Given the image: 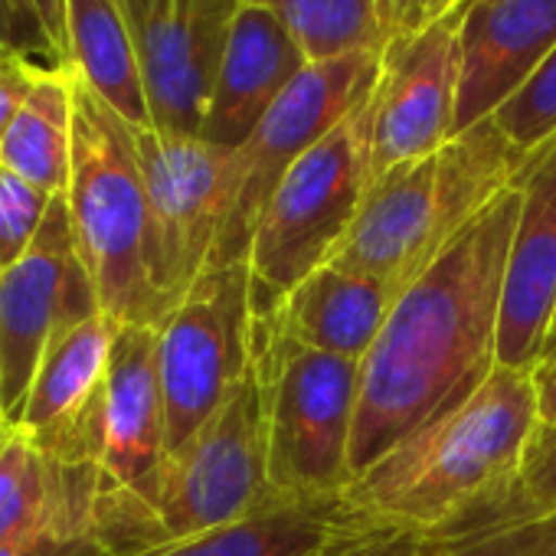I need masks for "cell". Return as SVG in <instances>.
I'll return each mask as SVG.
<instances>
[{
	"label": "cell",
	"instance_id": "1",
	"mask_svg": "<svg viewBox=\"0 0 556 556\" xmlns=\"http://www.w3.org/2000/svg\"><path fill=\"white\" fill-rule=\"evenodd\" d=\"M520 210L501 190L393 302L361 361L351 481L413 432L465 403L497 367L507 249Z\"/></svg>",
	"mask_w": 556,
	"mask_h": 556
},
{
	"label": "cell",
	"instance_id": "2",
	"mask_svg": "<svg viewBox=\"0 0 556 556\" xmlns=\"http://www.w3.org/2000/svg\"><path fill=\"white\" fill-rule=\"evenodd\" d=\"M540 426L533 374L497 364L452 413L413 432L344 501L354 514L416 536H442L517 504L523 452Z\"/></svg>",
	"mask_w": 556,
	"mask_h": 556
},
{
	"label": "cell",
	"instance_id": "3",
	"mask_svg": "<svg viewBox=\"0 0 556 556\" xmlns=\"http://www.w3.org/2000/svg\"><path fill=\"white\" fill-rule=\"evenodd\" d=\"M517 151L494 118L455 135L435 154L374 177L361 213L331 262L383 282L396 299L439 258V252L514 184Z\"/></svg>",
	"mask_w": 556,
	"mask_h": 556
},
{
	"label": "cell",
	"instance_id": "4",
	"mask_svg": "<svg viewBox=\"0 0 556 556\" xmlns=\"http://www.w3.org/2000/svg\"><path fill=\"white\" fill-rule=\"evenodd\" d=\"M252 367L262 396L271 494L344 497L361 400V361L295 341L275 308H252Z\"/></svg>",
	"mask_w": 556,
	"mask_h": 556
},
{
	"label": "cell",
	"instance_id": "5",
	"mask_svg": "<svg viewBox=\"0 0 556 556\" xmlns=\"http://www.w3.org/2000/svg\"><path fill=\"white\" fill-rule=\"evenodd\" d=\"M66 200L99 308L118 325L157 328L161 308L151 286V206L135 128L79 76Z\"/></svg>",
	"mask_w": 556,
	"mask_h": 556
},
{
	"label": "cell",
	"instance_id": "6",
	"mask_svg": "<svg viewBox=\"0 0 556 556\" xmlns=\"http://www.w3.org/2000/svg\"><path fill=\"white\" fill-rule=\"evenodd\" d=\"M374 96V92H370ZM370 99L275 187L249 245V302L271 308L344 245L370 187Z\"/></svg>",
	"mask_w": 556,
	"mask_h": 556
},
{
	"label": "cell",
	"instance_id": "7",
	"mask_svg": "<svg viewBox=\"0 0 556 556\" xmlns=\"http://www.w3.org/2000/svg\"><path fill=\"white\" fill-rule=\"evenodd\" d=\"M268 494L262 396L249 361L219 409L167 455L141 553L232 523Z\"/></svg>",
	"mask_w": 556,
	"mask_h": 556
},
{
	"label": "cell",
	"instance_id": "8",
	"mask_svg": "<svg viewBox=\"0 0 556 556\" xmlns=\"http://www.w3.org/2000/svg\"><path fill=\"white\" fill-rule=\"evenodd\" d=\"M380 53L308 63L232 151V203L213 262H245L258 219L289 167L351 118L374 92Z\"/></svg>",
	"mask_w": 556,
	"mask_h": 556
},
{
	"label": "cell",
	"instance_id": "9",
	"mask_svg": "<svg viewBox=\"0 0 556 556\" xmlns=\"http://www.w3.org/2000/svg\"><path fill=\"white\" fill-rule=\"evenodd\" d=\"M154 331L170 455L219 409L249 370V262L206 265Z\"/></svg>",
	"mask_w": 556,
	"mask_h": 556
},
{
	"label": "cell",
	"instance_id": "10",
	"mask_svg": "<svg viewBox=\"0 0 556 556\" xmlns=\"http://www.w3.org/2000/svg\"><path fill=\"white\" fill-rule=\"evenodd\" d=\"M135 148L151 206V286L164 318L213 262L232 203V151L154 128H135Z\"/></svg>",
	"mask_w": 556,
	"mask_h": 556
},
{
	"label": "cell",
	"instance_id": "11",
	"mask_svg": "<svg viewBox=\"0 0 556 556\" xmlns=\"http://www.w3.org/2000/svg\"><path fill=\"white\" fill-rule=\"evenodd\" d=\"M96 315L105 312L76 245L70 200L60 193L30 252L0 271V416L21 419L50 348Z\"/></svg>",
	"mask_w": 556,
	"mask_h": 556
},
{
	"label": "cell",
	"instance_id": "12",
	"mask_svg": "<svg viewBox=\"0 0 556 556\" xmlns=\"http://www.w3.org/2000/svg\"><path fill=\"white\" fill-rule=\"evenodd\" d=\"M462 0L435 24L387 40L370 96V177L435 154L455 138Z\"/></svg>",
	"mask_w": 556,
	"mask_h": 556
},
{
	"label": "cell",
	"instance_id": "13",
	"mask_svg": "<svg viewBox=\"0 0 556 556\" xmlns=\"http://www.w3.org/2000/svg\"><path fill=\"white\" fill-rule=\"evenodd\" d=\"M242 0H157L135 30L151 128L200 138Z\"/></svg>",
	"mask_w": 556,
	"mask_h": 556
},
{
	"label": "cell",
	"instance_id": "14",
	"mask_svg": "<svg viewBox=\"0 0 556 556\" xmlns=\"http://www.w3.org/2000/svg\"><path fill=\"white\" fill-rule=\"evenodd\" d=\"M514 187L520 210L507 249L497 364L533 370L556 321V138L523 154Z\"/></svg>",
	"mask_w": 556,
	"mask_h": 556
},
{
	"label": "cell",
	"instance_id": "15",
	"mask_svg": "<svg viewBox=\"0 0 556 556\" xmlns=\"http://www.w3.org/2000/svg\"><path fill=\"white\" fill-rule=\"evenodd\" d=\"M118 321L96 315L66 331L43 357L21 426L56 458L99 468V429Z\"/></svg>",
	"mask_w": 556,
	"mask_h": 556
},
{
	"label": "cell",
	"instance_id": "16",
	"mask_svg": "<svg viewBox=\"0 0 556 556\" xmlns=\"http://www.w3.org/2000/svg\"><path fill=\"white\" fill-rule=\"evenodd\" d=\"M455 135L491 118L553 53L556 0H462Z\"/></svg>",
	"mask_w": 556,
	"mask_h": 556
},
{
	"label": "cell",
	"instance_id": "17",
	"mask_svg": "<svg viewBox=\"0 0 556 556\" xmlns=\"http://www.w3.org/2000/svg\"><path fill=\"white\" fill-rule=\"evenodd\" d=\"M99 468L50 455L17 419L0 416V543L92 533Z\"/></svg>",
	"mask_w": 556,
	"mask_h": 556
},
{
	"label": "cell",
	"instance_id": "18",
	"mask_svg": "<svg viewBox=\"0 0 556 556\" xmlns=\"http://www.w3.org/2000/svg\"><path fill=\"white\" fill-rule=\"evenodd\" d=\"M305 66L308 56L282 21L258 4H242L200 138L236 151Z\"/></svg>",
	"mask_w": 556,
	"mask_h": 556
},
{
	"label": "cell",
	"instance_id": "19",
	"mask_svg": "<svg viewBox=\"0 0 556 556\" xmlns=\"http://www.w3.org/2000/svg\"><path fill=\"white\" fill-rule=\"evenodd\" d=\"M393 302L396 295L377 278L341 262H325L271 308L295 341L334 357L364 361Z\"/></svg>",
	"mask_w": 556,
	"mask_h": 556
},
{
	"label": "cell",
	"instance_id": "20",
	"mask_svg": "<svg viewBox=\"0 0 556 556\" xmlns=\"http://www.w3.org/2000/svg\"><path fill=\"white\" fill-rule=\"evenodd\" d=\"M364 517L344 497L299 501L268 494L232 523L148 549L141 556H315Z\"/></svg>",
	"mask_w": 556,
	"mask_h": 556
},
{
	"label": "cell",
	"instance_id": "21",
	"mask_svg": "<svg viewBox=\"0 0 556 556\" xmlns=\"http://www.w3.org/2000/svg\"><path fill=\"white\" fill-rule=\"evenodd\" d=\"M70 70L128 125L151 128L135 30L122 0H66Z\"/></svg>",
	"mask_w": 556,
	"mask_h": 556
},
{
	"label": "cell",
	"instance_id": "22",
	"mask_svg": "<svg viewBox=\"0 0 556 556\" xmlns=\"http://www.w3.org/2000/svg\"><path fill=\"white\" fill-rule=\"evenodd\" d=\"M73 131L76 76L73 70L43 66L0 148V167L53 197L66 193L73 170Z\"/></svg>",
	"mask_w": 556,
	"mask_h": 556
},
{
	"label": "cell",
	"instance_id": "23",
	"mask_svg": "<svg viewBox=\"0 0 556 556\" xmlns=\"http://www.w3.org/2000/svg\"><path fill=\"white\" fill-rule=\"evenodd\" d=\"M258 4L282 21L308 63L351 53H383L387 34L380 24V0H242Z\"/></svg>",
	"mask_w": 556,
	"mask_h": 556
},
{
	"label": "cell",
	"instance_id": "24",
	"mask_svg": "<svg viewBox=\"0 0 556 556\" xmlns=\"http://www.w3.org/2000/svg\"><path fill=\"white\" fill-rule=\"evenodd\" d=\"M419 556H556V514H540L520 497L501 514L426 536Z\"/></svg>",
	"mask_w": 556,
	"mask_h": 556
},
{
	"label": "cell",
	"instance_id": "25",
	"mask_svg": "<svg viewBox=\"0 0 556 556\" xmlns=\"http://www.w3.org/2000/svg\"><path fill=\"white\" fill-rule=\"evenodd\" d=\"M491 118L523 154L556 138V47Z\"/></svg>",
	"mask_w": 556,
	"mask_h": 556
},
{
	"label": "cell",
	"instance_id": "26",
	"mask_svg": "<svg viewBox=\"0 0 556 556\" xmlns=\"http://www.w3.org/2000/svg\"><path fill=\"white\" fill-rule=\"evenodd\" d=\"M50 206L53 193L0 167V271H8L30 252L47 223Z\"/></svg>",
	"mask_w": 556,
	"mask_h": 556
},
{
	"label": "cell",
	"instance_id": "27",
	"mask_svg": "<svg viewBox=\"0 0 556 556\" xmlns=\"http://www.w3.org/2000/svg\"><path fill=\"white\" fill-rule=\"evenodd\" d=\"M8 56H30L43 66L66 70L34 0H0V60Z\"/></svg>",
	"mask_w": 556,
	"mask_h": 556
},
{
	"label": "cell",
	"instance_id": "28",
	"mask_svg": "<svg viewBox=\"0 0 556 556\" xmlns=\"http://www.w3.org/2000/svg\"><path fill=\"white\" fill-rule=\"evenodd\" d=\"M520 494L540 514H556V426L540 422L527 442Z\"/></svg>",
	"mask_w": 556,
	"mask_h": 556
},
{
	"label": "cell",
	"instance_id": "29",
	"mask_svg": "<svg viewBox=\"0 0 556 556\" xmlns=\"http://www.w3.org/2000/svg\"><path fill=\"white\" fill-rule=\"evenodd\" d=\"M426 536L396 530V527H383L374 520H361L357 527H351L344 536H338L331 546H325L315 556H419L422 553Z\"/></svg>",
	"mask_w": 556,
	"mask_h": 556
},
{
	"label": "cell",
	"instance_id": "30",
	"mask_svg": "<svg viewBox=\"0 0 556 556\" xmlns=\"http://www.w3.org/2000/svg\"><path fill=\"white\" fill-rule=\"evenodd\" d=\"M40 70H43V63H37L30 56L0 60V148H4V138H8L17 112L24 109Z\"/></svg>",
	"mask_w": 556,
	"mask_h": 556
},
{
	"label": "cell",
	"instance_id": "31",
	"mask_svg": "<svg viewBox=\"0 0 556 556\" xmlns=\"http://www.w3.org/2000/svg\"><path fill=\"white\" fill-rule=\"evenodd\" d=\"M455 4L458 0H380V24L387 40H393L442 21Z\"/></svg>",
	"mask_w": 556,
	"mask_h": 556
},
{
	"label": "cell",
	"instance_id": "32",
	"mask_svg": "<svg viewBox=\"0 0 556 556\" xmlns=\"http://www.w3.org/2000/svg\"><path fill=\"white\" fill-rule=\"evenodd\" d=\"M0 556H112L92 533H47L0 543Z\"/></svg>",
	"mask_w": 556,
	"mask_h": 556
},
{
	"label": "cell",
	"instance_id": "33",
	"mask_svg": "<svg viewBox=\"0 0 556 556\" xmlns=\"http://www.w3.org/2000/svg\"><path fill=\"white\" fill-rule=\"evenodd\" d=\"M533 374V387H536V409H540V422L556 426V344L536 361Z\"/></svg>",
	"mask_w": 556,
	"mask_h": 556
},
{
	"label": "cell",
	"instance_id": "34",
	"mask_svg": "<svg viewBox=\"0 0 556 556\" xmlns=\"http://www.w3.org/2000/svg\"><path fill=\"white\" fill-rule=\"evenodd\" d=\"M34 4H37V11H40V17H43V24H47L50 37H53L56 50L63 53V63H66V70H70V34H66V0H34Z\"/></svg>",
	"mask_w": 556,
	"mask_h": 556
},
{
	"label": "cell",
	"instance_id": "35",
	"mask_svg": "<svg viewBox=\"0 0 556 556\" xmlns=\"http://www.w3.org/2000/svg\"><path fill=\"white\" fill-rule=\"evenodd\" d=\"M154 4H157V0H122V8H125V14H128L131 30H138V27L144 24V17L154 11Z\"/></svg>",
	"mask_w": 556,
	"mask_h": 556
},
{
	"label": "cell",
	"instance_id": "36",
	"mask_svg": "<svg viewBox=\"0 0 556 556\" xmlns=\"http://www.w3.org/2000/svg\"><path fill=\"white\" fill-rule=\"evenodd\" d=\"M553 344H556V321H553V331H549V341H546V351H549ZM546 351H543V354H546Z\"/></svg>",
	"mask_w": 556,
	"mask_h": 556
}]
</instances>
